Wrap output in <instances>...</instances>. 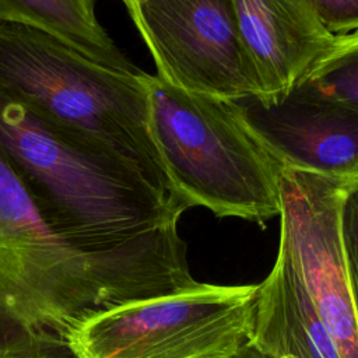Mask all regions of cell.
<instances>
[{
    "instance_id": "obj_12",
    "label": "cell",
    "mask_w": 358,
    "mask_h": 358,
    "mask_svg": "<svg viewBox=\"0 0 358 358\" xmlns=\"http://www.w3.org/2000/svg\"><path fill=\"white\" fill-rule=\"evenodd\" d=\"M308 92L358 112V31L336 35L298 83Z\"/></svg>"
},
{
    "instance_id": "obj_4",
    "label": "cell",
    "mask_w": 358,
    "mask_h": 358,
    "mask_svg": "<svg viewBox=\"0 0 358 358\" xmlns=\"http://www.w3.org/2000/svg\"><path fill=\"white\" fill-rule=\"evenodd\" d=\"M151 133L172 199L264 227L280 214L281 165L231 101L145 74Z\"/></svg>"
},
{
    "instance_id": "obj_14",
    "label": "cell",
    "mask_w": 358,
    "mask_h": 358,
    "mask_svg": "<svg viewBox=\"0 0 358 358\" xmlns=\"http://www.w3.org/2000/svg\"><path fill=\"white\" fill-rule=\"evenodd\" d=\"M323 25L334 35L358 31V0H309Z\"/></svg>"
},
{
    "instance_id": "obj_13",
    "label": "cell",
    "mask_w": 358,
    "mask_h": 358,
    "mask_svg": "<svg viewBox=\"0 0 358 358\" xmlns=\"http://www.w3.org/2000/svg\"><path fill=\"white\" fill-rule=\"evenodd\" d=\"M340 221L350 289L358 320V180L345 192Z\"/></svg>"
},
{
    "instance_id": "obj_5",
    "label": "cell",
    "mask_w": 358,
    "mask_h": 358,
    "mask_svg": "<svg viewBox=\"0 0 358 358\" xmlns=\"http://www.w3.org/2000/svg\"><path fill=\"white\" fill-rule=\"evenodd\" d=\"M257 285L199 282L113 306L71 337L73 358H218L252 340Z\"/></svg>"
},
{
    "instance_id": "obj_3",
    "label": "cell",
    "mask_w": 358,
    "mask_h": 358,
    "mask_svg": "<svg viewBox=\"0 0 358 358\" xmlns=\"http://www.w3.org/2000/svg\"><path fill=\"white\" fill-rule=\"evenodd\" d=\"M145 74L112 70L43 31L0 20V91L133 161L171 196L151 133Z\"/></svg>"
},
{
    "instance_id": "obj_17",
    "label": "cell",
    "mask_w": 358,
    "mask_h": 358,
    "mask_svg": "<svg viewBox=\"0 0 358 358\" xmlns=\"http://www.w3.org/2000/svg\"><path fill=\"white\" fill-rule=\"evenodd\" d=\"M282 358H295V357H291V355H285V357H282Z\"/></svg>"
},
{
    "instance_id": "obj_6",
    "label": "cell",
    "mask_w": 358,
    "mask_h": 358,
    "mask_svg": "<svg viewBox=\"0 0 358 358\" xmlns=\"http://www.w3.org/2000/svg\"><path fill=\"white\" fill-rule=\"evenodd\" d=\"M127 11L165 83L231 102L262 96L232 0H144Z\"/></svg>"
},
{
    "instance_id": "obj_1",
    "label": "cell",
    "mask_w": 358,
    "mask_h": 358,
    "mask_svg": "<svg viewBox=\"0 0 358 358\" xmlns=\"http://www.w3.org/2000/svg\"><path fill=\"white\" fill-rule=\"evenodd\" d=\"M197 284L178 221L83 250L49 228L0 154V358H73V334L98 312Z\"/></svg>"
},
{
    "instance_id": "obj_10",
    "label": "cell",
    "mask_w": 358,
    "mask_h": 358,
    "mask_svg": "<svg viewBox=\"0 0 358 358\" xmlns=\"http://www.w3.org/2000/svg\"><path fill=\"white\" fill-rule=\"evenodd\" d=\"M250 341L270 358H341L294 263L280 248L271 271L257 284Z\"/></svg>"
},
{
    "instance_id": "obj_8",
    "label": "cell",
    "mask_w": 358,
    "mask_h": 358,
    "mask_svg": "<svg viewBox=\"0 0 358 358\" xmlns=\"http://www.w3.org/2000/svg\"><path fill=\"white\" fill-rule=\"evenodd\" d=\"M271 157L285 168L358 180V112L295 85L278 101L234 102Z\"/></svg>"
},
{
    "instance_id": "obj_9",
    "label": "cell",
    "mask_w": 358,
    "mask_h": 358,
    "mask_svg": "<svg viewBox=\"0 0 358 358\" xmlns=\"http://www.w3.org/2000/svg\"><path fill=\"white\" fill-rule=\"evenodd\" d=\"M232 6L263 101L285 96L334 42L309 0H232Z\"/></svg>"
},
{
    "instance_id": "obj_15",
    "label": "cell",
    "mask_w": 358,
    "mask_h": 358,
    "mask_svg": "<svg viewBox=\"0 0 358 358\" xmlns=\"http://www.w3.org/2000/svg\"><path fill=\"white\" fill-rule=\"evenodd\" d=\"M218 358H270L268 355H266L264 352H262L252 341L241 345L239 348L221 355Z\"/></svg>"
},
{
    "instance_id": "obj_7",
    "label": "cell",
    "mask_w": 358,
    "mask_h": 358,
    "mask_svg": "<svg viewBox=\"0 0 358 358\" xmlns=\"http://www.w3.org/2000/svg\"><path fill=\"white\" fill-rule=\"evenodd\" d=\"M354 182L285 166L278 178V248L294 263L341 358H358V320L340 221Z\"/></svg>"
},
{
    "instance_id": "obj_11",
    "label": "cell",
    "mask_w": 358,
    "mask_h": 358,
    "mask_svg": "<svg viewBox=\"0 0 358 358\" xmlns=\"http://www.w3.org/2000/svg\"><path fill=\"white\" fill-rule=\"evenodd\" d=\"M96 0H0V20L43 31L87 59L122 73H138L95 14Z\"/></svg>"
},
{
    "instance_id": "obj_16",
    "label": "cell",
    "mask_w": 358,
    "mask_h": 358,
    "mask_svg": "<svg viewBox=\"0 0 358 358\" xmlns=\"http://www.w3.org/2000/svg\"><path fill=\"white\" fill-rule=\"evenodd\" d=\"M122 1H123V4L126 6V8H130V7L138 4V3H141V1H144V0H122Z\"/></svg>"
},
{
    "instance_id": "obj_2",
    "label": "cell",
    "mask_w": 358,
    "mask_h": 358,
    "mask_svg": "<svg viewBox=\"0 0 358 358\" xmlns=\"http://www.w3.org/2000/svg\"><path fill=\"white\" fill-rule=\"evenodd\" d=\"M0 154L41 217L83 250H105L185 211L133 161L0 91Z\"/></svg>"
}]
</instances>
